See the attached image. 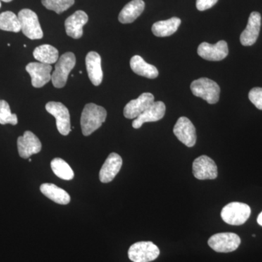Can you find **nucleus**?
I'll list each match as a JSON object with an SVG mask.
<instances>
[{
    "label": "nucleus",
    "mask_w": 262,
    "mask_h": 262,
    "mask_svg": "<svg viewBox=\"0 0 262 262\" xmlns=\"http://www.w3.org/2000/svg\"><path fill=\"white\" fill-rule=\"evenodd\" d=\"M155 102V97L150 93H144L136 99L127 103L124 108V116L127 119H136Z\"/></svg>",
    "instance_id": "14"
},
{
    "label": "nucleus",
    "mask_w": 262,
    "mask_h": 262,
    "mask_svg": "<svg viewBox=\"0 0 262 262\" xmlns=\"http://www.w3.org/2000/svg\"><path fill=\"white\" fill-rule=\"evenodd\" d=\"M122 160L121 157L117 153H111L107 159L103 163L102 168L99 172V179L101 182H111L122 168Z\"/></svg>",
    "instance_id": "18"
},
{
    "label": "nucleus",
    "mask_w": 262,
    "mask_h": 262,
    "mask_svg": "<svg viewBox=\"0 0 262 262\" xmlns=\"http://www.w3.org/2000/svg\"><path fill=\"white\" fill-rule=\"evenodd\" d=\"M107 113L106 110L94 103L85 105L81 115L80 125L84 136L91 135L98 130L106 120Z\"/></svg>",
    "instance_id": "1"
},
{
    "label": "nucleus",
    "mask_w": 262,
    "mask_h": 262,
    "mask_svg": "<svg viewBox=\"0 0 262 262\" xmlns=\"http://www.w3.org/2000/svg\"><path fill=\"white\" fill-rule=\"evenodd\" d=\"M0 124H10L12 125H16L18 124L17 115L11 113L9 104L5 100L0 101Z\"/></svg>",
    "instance_id": "28"
},
{
    "label": "nucleus",
    "mask_w": 262,
    "mask_h": 262,
    "mask_svg": "<svg viewBox=\"0 0 262 262\" xmlns=\"http://www.w3.org/2000/svg\"><path fill=\"white\" fill-rule=\"evenodd\" d=\"M130 68L136 75L146 78L155 79L158 77L159 72L155 66L146 63L141 56H134L131 58Z\"/></svg>",
    "instance_id": "21"
},
{
    "label": "nucleus",
    "mask_w": 262,
    "mask_h": 262,
    "mask_svg": "<svg viewBox=\"0 0 262 262\" xmlns=\"http://www.w3.org/2000/svg\"><path fill=\"white\" fill-rule=\"evenodd\" d=\"M251 213V208L247 204L234 202L224 207L221 212V216L228 225L239 226L246 223Z\"/></svg>",
    "instance_id": "4"
},
{
    "label": "nucleus",
    "mask_w": 262,
    "mask_h": 262,
    "mask_svg": "<svg viewBox=\"0 0 262 262\" xmlns=\"http://www.w3.org/2000/svg\"><path fill=\"white\" fill-rule=\"evenodd\" d=\"M48 113L51 114L56 120V127L58 132L63 136H67L72 131L70 123V115L68 108L63 103L50 101L46 105Z\"/></svg>",
    "instance_id": "8"
},
{
    "label": "nucleus",
    "mask_w": 262,
    "mask_h": 262,
    "mask_svg": "<svg viewBox=\"0 0 262 262\" xmlns=\"http://www.w3.org/2000/svg\"><path fill=\"white\" fill-rule=\"evenodd\" d=\"M127 254L133 262H150L159 256L160 249L152 242L141 241L133 244Z\"/></svg>",
    "instance_id": "6"
},
{
    "label": "nucleus",
    "mask_w": 262,
    "mask_h": 262,
    "mask_svg": "<svg viewBox=\"0 0 262 262\" xmlns=\"http://www.w3.org/2000/svg\"><path fill=\"white\" fill-rule=\"evenodd\" d=\"M218 0H196V9L200 11H204V10L210 9L216 4Z\"/></svg>",
    "instance_id": "30"
},
{
    "label": "nucleus",
    "mask_w": 262,
    "mask_h": 262,
    "mask_svg": "<svg viewBox=\"0 0 262 262\" xmlns=\"http://www.w3.org/2000/svg\"><path fill=\"white\" fill-rule=\"evenodd\" d=\"M51 166L55 175L63 180L70 181L75 177L70 165L61 158H56L52 160Z\"/></svg>",
    "instance_id": "25"
},
{
    "label": "nucleus",
    "mask_w": 262,
    "mask_h": 262,
    "mask_svg": "<svg viewBox=\"0 0 262 262\" xmlns=\"http://www.w3.org/2000/svg\"><path fill=\"white\" fill-rule=\"evenodd\" d=\"M257 222L258 225L262 226V212L258 215Z\"/></svg>",
    "instance_id": "31"
},
{
    "label": "nucleus",
    "mask_w": 262,
    "mask_h": 262,
    "mask_svg": "<svg viewBox=\"0 0 262 262\" xmlns=\"http://www.w3.org/2000/svg\"><path fill=\"white\" fill-rule=\"evenodd\" d=\"M182 20L177 17L168 20H160L153 24L151 31L156 37H165L172 35L178 30Z\"/></svg>",
    "instance_id": "23"
},
{
    "label": "nucleus",
    "mask_w": 262,
    "mask_h": 262,
    "mask_svg": "<svg viewBox=\"0 0 262 262\" xmlns=\"http://www.w3.org/2000/svg\"><path fill=\"white\" fill-rule=\"evenodd\" d=\"M76 65V57L72 52L62 55L55 66V70L51 75L52 83L56 89L64 87L70 73Z\"/></svg>",
    "instance_id": "2"
},
{
    "label": "nucleus",
    "mask_w": 262,
    "mask_h": 262,
    "mask_svg": "<svg viewBox=\"0 0 262 262\" xmlns=\"http://www.w3.org/2000/svg\"><path fill=\"white\" fill-rule=\"evenodd\" d=\"M1 1L5 2V3H10V2L13 1V0H1Z\"/></svg>",
    "instance_id": "32"
},
{
    "label": "nucleus",
    "mask_w": 262,
    "mask_h": 262,
    "mask_svg": "<svg viewBox=\"0 0 262 262\" xmlns=\"http://www.w3.org/2000/svg\"><path fill=\"white\" fill-rule=\"evenodd\" d=\"M42 4L48 10L61 14L75 4V0H42Z\"/></svg>",
    "instance_id": "27"
},
{
    "label": "nucleus",
    "mask_w": 262,
    "mask_h": 262,
    "mask_svg": "<svg viewBox=\"0 0 262 262\" xmlns=\"http://www.w3.org/2000/svg\"><path fill=\"white\" fill-rule=\"evenodd\" d=\"M198 53L201 58L208 61H222L228 56V46L224 40H221L215 45L203 42L198 46Z\"/></svg>",
    "instance_id": "11"
},
{
    "label": "nucleus",
    "mask_w": 262,
    "mask_h": 262,
    "mask_svg": "<svg viewBox=\"0 0 262 262\" xmlns=\"http://www.w3.org/2000/svg\"><path fill=\"white\" fill-rule=\"evenodd\" d=\"M29 162H32V159H31V158H29Z\"/></svg>",
    "instance_id": "33"
},
{
    "label": "nucleus",
    "mask_w": 262,
    "mask_h": 262,
    "mask_svg": "<svg viewBox=\"0 0 262 262\" xmlns=\"http://www.w3.org/2000/svg\"><path fill=\"white\" fill-rule=\"evenodd\" d=\"M173 134L181 142L188 147L195 145L196 129L192 122L186 117H181L173 127Z\"/></svg>",
    "instance_id": "10"
},
{
    "label": "nucleus",
    "mask_w": 262,
    "mask_h": 262,
    "mask_svg": "<svg viewBox=\"0 0 262 262\" xmlns=\"http://www.w3.org/2000/svg\"><path fill=\"white\" fill-rule=\"evenodd\" d=\"M190 88L194 96L203 98L210 104L217 103L220 100V87L210 79L203 77L193 81Z\"/></svg>",
    "instance_id": "3"
},
{
    "label": "nucleus",
    "mask_w": 262,
    "mask_h": 262,
    "mask_svg": "<svg viewBox=\"0 0 262 262\" xmlns=\"http://www.w3.org/2000/svg\"><path fill=\"white\" fill-rule=\"evenodd\" d=\"M0 29L7 32H19L21 30L18 17L11 11L0 14Z\"/></svg>",
    "instance_id": "26"
},
{
    "label": "nucleus",
    "mask_w": 262,
    "mask_h": 262,
    "mask_svg": "<svg viewBox=\"0 0 262 262\" xmlns=\"http://www.w3.org/2000/svg\"><path fill=\"white\" fill-rule=\"evenodd\" d=\"M241 238L232 232L213 234L208 239V246L219 253H229L235 251L241 245Z\"/></svg>",
    "instance_id": "7"
},
{
    "label": "nucleus",
    "mask_w": 262,
    "mask_h": 262,
    "mask_svg": "<svg viewBox=\"0 0 262 262\" xmlns=\"http://www.w3.org/2000/svg\"><path fill=\"white\" fill-rule=\"evenodd\" d=\"M26 70L31 76L33 87L42 88L51 80V65L32 62L26 67Z\"/></svg>",
    "instance_id": "12"
},
{
    "label": "nucleus",
    "mask_w": 262,
    "mask_h": 262,
    "mask_svg": "<svg viewBox=\"0 0 262 262\" xmlns=\"http://www.w3.org/2000/svg\"><path fill=\"white\" fill-rule=\"evenodd\" d=\"M1 0H0V8H1Z\"/></svg>",
    "instance_id": "34"
},
{
    "label": "nucleus",
    "mask_w": 262,
    "mask_h": 262,
    "mask_svg": "<svg viewBox=\"0 0 262 262\" xmlns=\"http://www.w3.org/2000/svg\"><path fill=\"white\" fill-rule=\"evenodd\" d=\"M33 56L40 63L50 65L56 63L59 58L58 50L50 45L38 46L33 52Z\"/></svg>",
    "instance_id": "24"
},
{
    "label": "nucleus",
    "mask_w": 262,
    "mask_h": 262,
    "mask_svg": "<svg viewBox=\"0 0 262 262\" xmlns=\"http://www.w3.org/2000/svg\"><path fill=\"white\" fill-rule=\"evenodd\" d=\"M145 8L143 0H132L127 3L120 13L118 19L122 24H130L140 16Z\"/></svg>",
    "instance_id": "20"
},
{
    "label": "nucleus",
    "mask_w": 262,
    "mask_h": 262,
    "mask_svg": "<svg viewBox=\"0 0 262 262\" xmlns=\"http://www.w3.org/2000/svg\"><path fill=\"white\" fill-rule=\"evenodd\" d=\"M165 113V103L162 101H155L147 110L134 120L132 126L134 128L139 129L145 122L158 121L163 118Z\"/></svg>",
    "instance_id": "17"
},
{
    "label": "nucleus",
    "mask_w": 262,
    "mask_h": 262,
    "mask_svg": "<svg viewBox=\"0 0 262 262\" xmlns=\"http://www.w3.org/2000/svg\"><path fill=\"white\" fill-rule=\"evenodd\" d=\"M261 24V14L258 12H252L248 18L247 27L239 37L243 46H251L256 42L259 34Z\"/></svg>",
    "instance_id": "15"
},
{
    "label": "nucleus",
    "mask_w": 262,
    "mask_h": 262,
    "mask_svg": "<svg viewBox=\"0 0 262 262\" xmlns=\"http://www.w3.org/2000/svg\"><path fill=\"white\" fill-rule=\"evenodd\" d=\"M192 171L194 177L199 180H213L218 176L215 162L206 155H202L194 160Z\"/></svg>",
    "instance_id": "9"
},
{
    "label": "nucleus",
    "mask_w": 262,
    "mask_h": 262,
    "mask_svg": "<svg viewBox=\"0 0 262 262\" xmlns=\"http://www.w3.org/2000/svg\"><path fill=\"white\" fill-rule=\"evenodd\" d=\"M22 32L29 39H40L43 37V32L39 22L37 15L29 9L20 10L18 15Z\"/></svg>",
    "instance_id": "5"
},
{
    "label": "nucleus",
    "mask_w": 262,
    "mask_h": 262,
    "mask_svg": "<svg viewBox=\"0 0 262 262\" xmlns=\"http://www.w3.org/2000/svg\"><path fill=\"white\" fill-rule=\"evenodd\" d=\"M248 98L256 108L262 110V88H254L251 90Z\"/></svg>",
    "instance_id": "29"
},
{
    "label": "nucleus",
    "mask_w": 262,
    "mask_h": 262,
    "mask_svg": "<svg viewBox=\"0 0 262 262\" xmlns=\"http://www.w3.org/2000/svg\"><path fill=\"white\" fill-rule=\"evenodd\" d=\"M39 189L45 196L58 204L67 205L70 203V194L55 184L46 183V184H42Z\"/></svg>",
    "instance_id": "22"
},
{
    "label": "nucleus",
    "mask_w": 262,
    "mask_h": 262,
    "mask_svg": "<svg viewBox=\"0 0 262 262\" xmlns=\"http://www.w3.org/2000/svg\"><path fill=\"white\" fill-rule=\"evenodd\" d=\"M89 21V15L82 10H77L65 20L66 32L69 37L80 39L82 37V28Z\"/></svg>",
    "instance_id": "16"
},
{
    "label": "nucleus",
    "mask_w": 262,
    "mask_h": 262,
    "mask_svg": "<svg viewBox=\"0 0 262 262\" xmlns=\"http://www.w3.org/2000/svg\"><path fill=\"white\" fill-rule=\"evenodd\" d=\"M85 64L90 80L95 86L100 85L103 80V71L100 55L96 52H89L86 56Z\"/></svg>",
    "instance_id": "19"
},
{
    "label": "nucleus",
    "mask_w": 262,
    "mask_h": 262,
    "mask_svg": "<svg viewBox=\"0 0 262 262\" xmlns=\"http://www.w3.org/2000/svg\"><path fill=\"white\" fill-rule=\"evenodd\" d=\"M17 145L19 155L24 159L37 154L42 149V144L37 136L29 130L26 131L23 136H19Z\"/></svg>",
    "instance_id": "13"
}]
</instances>
